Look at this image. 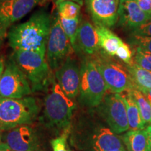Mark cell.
<instances>
[{"label":"cell","mask_w":151,"mask_h":151,"mask_svg":"<svg viewBox=\"0 0 151 151\" xmlns=\"http://www.w3.org/2000/svg\"><path fill=\"white\" fill-rule=\"evenodd\" d=\"M111 151H127V150H126V149H121V150H114Z\"/></svg>","instance_id":"cell-37"},{"label":"cell","mask_w":151,"mask_h":151,"mask_svg":"<svg viewBox=\"0 0 151 151\" xmlns=\"http://www.w3.org/2000/svg\"><path fill=\"white\" fill-rule=\"evenodd\" d=\"M85 3L95 26L111 28L118 22L120 0H85Z\"/></svg>","instance_id":"cell-10"},{"label":"cell","mask_w":151,"mask_h":151,"mask_svg":"<svg viewBox=\"0 0 151 151\" xmlns=\"http://www.w3.org/2000/svg\"><path fill=\"white\" fill-rule=\"evenodd\" d=\"M120 94L126 106L129 129L131 130H141L144 129L146 123L143 121L139 107L135 100L132 97L131 93L128 91Z\"/></svg>","instance_id":"cell-18"},{"label":"cell","mask_w":151,"mask_h":151,"mask_svg":"<svg viewBox=\"0 0 151 151\" xmlns=\"http://www.w3.org/2000/svg\"><path fill=\"white\" fill-rule=\"evenodd\" d=\"M143 12L151 16V0H134Z\"/></svg>","instance_id":"cell-29"},{"label":"cell","mask_w":151,"mask_h":151,"mask_svg":"<svg viewBox=\"0 0 151 151\" xmlns=\"http://www.w3.org/2000/svg\"><path fill=\"white\" fill-rule=\"evenodd\" d=\"M87 139L91 151H111L125 149L122 137H118L110 128L99 126L90 137L71 139L73 146Z\"/></svg>","instance_id":"cell-12"},{"label":"cell","mask_w":151,"mask_h":151,"mask_svg":"<svg viewBox=\"0 0 151 151\" xmlns=\"http://www.w3.org/2000/svg\"><path fill=\"white\" fill-rule=\"evenodd\" d=\"M73 1V2L78 4L81 6H83V0H54V3H55V4H57V3H59V2H60V1Z\"/></svg>","instance_id":"cell-33"},{"label":"cell","mask_w":151,"mask_h":151,"mask_svg":"<svg viewBox=\"0 0 151 151\" xmlns=\"http://www.w3.org/2000/svg\"><path fill=\"white\" fill-rule=\"evenodd\" d=\"M60 20L62 29H63L66 35L67 36L68 39L70 41V43L73 47L74 52L77 53L76 39L78 30L81 22V17L76 19H73V20H67V19L62 18L60 17Z\"/></svg>","instance_id":"cell-22"},{"label":"cell","mask_w":151,"mask_h":151,"mask_svg":"<svg viewBox=\"0 0 151 151\" xmlns=\"http://www.w3.org/2000/svg\"><path fill=\"white\" fill-rule=\"evenodd\" d=\"M54 1V0H41L39 5H41V6H46L47 4H48L50 1Z\"/></svg>","instance_id":"cell-35"},{"label":"cell","mask_w":151,"mask_h":151,"mask_svg":"<svg viewBox=\"0 0 151 151\" xmlns=\"http://www.w3.org/2000/svg\"><path fill=\"white\" fill-rule=\"evenodd\" d=\"M122 139L128 151H148L146 129L130 130L122 136Z\"/></svg>","instance_id":"cell-19"},{"label":"cell","mask_w":151,"mask_h":151,"mask_svg":"<svg viewBox=\"0 0 151 151\" xmlns=\"http://www.w3.org/2000/svg\"><path fill=\"white\" fill-rule=\"evenodd\" d=\"M132 35L151 37V17L146 22L132 31Z\"/></svg>","instance_id":"cell-28"},{"label":"cell","mask_w":151,"mask_h":151,"mask_svg":"<svg viewBox=\"0 0 151 151\" xmlns=\"http://www.w3.org/2000/svg\"><path fill=\"white\" fill-rule=\"evenodd\" d=\"M12 57L29 81L32 92L48 90L55 78L46 58L21 50H14Z\"/></svg>","instance_id":"cell-3"},{"label":"cell","mask_w":151,"mask_h":151,"mask_svg":"<svg viewBox=\"0 0 151 151\" xmlns=\"http://www.w3.org/2000/svg\"><path fill=\"white\" fill-rule=\"evenodd\" d=\"M67 151H71V150H69V149H68Z\"/></svg>","instance_id":"cell-40"},{"label":"cell","mask_w":151,"mask_h":151,"mask_svg":"<svg viewBox=\"0 0 151 151\" xmlns=\"http://www.w3.org/2000/svg\"><path fill=\"white\" fill-rule=\"evenodd\" d=\"M116 56L126 65H132L134 64V59L132 58V51L129 46L126 43L122 42L117 50Z\"/></svg>","instance_id":"cell-26"},{"label":"cell","mask_w":151,"mask_h":151,"mask_svg":"<svg viewBox=\"0 0 151 151\" xmlns=\"http://www.w3.org/2000/svg\"><path fill=\"white\" fill-rule=\"evenodd\" d=\"M56 11L60 18L73 20L81 17V6L71 1H63L55 4Z\"/></svg>","instance_id":"cell-21"},{"label":"cell","mask_w":151,"mask_h":151,"mask_svg":"<svg viewBox=\"0 0 151 151\" xmlns=\"http://www.w3.org/2000/svg\"><path fill=\"white\" fill-rule=\"evenodd\" d=\"M55 81L69 99H75L79 94L81 67L76 60L70 56L55 71Z\"/></svg>","instance_id":"cell-11"},{"label":"cell","mask_w":151,"mask_h":151,"mask_svg":"<svg viewBox=\"0 0 151 151\" xmlns=\"http://www.w3.org/2000/svg\"><path fill=\"white\" fill-rule=\"evenodd\" d=\"M92 59L111 93L122 94L136 89L127 65L111 59L103 52Z\"/></svg>","instance_id":"cell-6"},{"label":"cell","mask_w":151,"mask_h":151,"mask_svg":"<svg viewBox=\"0 0 151 151\" xmlns=\"http://www.w3.org/2000/svg\"><path fill=\"white\" fill-rule=\"evenodd\" d=\"M74 52L70 41L62 29L57 11L52 16L46 45V60L51 71H55Z\"/></svg>","instance_id":"cell-7"},{"label":"cell","mask_w":151,"mask_h":151,"mask_svg":"<svg viewBox=\"0 0 151 151\" xmlns=\"http://www.w3.org/2000/svg\"><path fill=\"white\" fill-rule=\"evenodd\" d=\"M129 92L135 100L145 123L151 122V104L145 94L137 89H134Z\"/></svg>","instance_id":"cell-23"},{"label":"cell","mask_w":151,"mask_h":151,"mask_svg":"<svg viewBox=\"0 0 151 151\" xmlns=\"http://www.w3.org/2000/svg\"><path fill=\"white\" fill-rule=\"evenodd\" d=\"M77 53L83 52L92 55L100 49L97 29L89 21L81 20L77 34Z\"/></svg>","instance_id":"cell-16"},{"label":"cell","mask_w":151,"mask_h":151,"mask_svg":"<svg viewBox=\"0 0 151 151\" xmlns=\"http://www.w3.org/2000/svg\"><path fill=\"white\" fill-rule=\"evenodd\" d=\"M134 62L143 69L151 71V52L139 48H134Z\"/></svg>","instance_id":"cell-24"},{"label":"cell","mask_w":151,"mask_h":151,"mask_svg":"<svg viewBox=\"0 0 151 151\" xmlns=\"http://www.w3.org/2000/svg\"><path fill=\"white\" fill-rule=\"evenodd\" d=\"M118 16L119 25L132 32L151 17L141 10L134 0H120Z\"/></svg>","instance_id":"cell-13"},{"label":"cell","mask_w":151,"mask_h":151,"mask_svg":"<svg viewBox=\"0 0 151 151\" xmlns=\"http://www.w3.org/2000/svg\"><path fill=\"white\" fill-rule=\"evenodd\" d=\"M5 143L14 151H37V138L27 125L9 130L5 135Z\"/></svg>","instance_id":"cell-14"},{"label":"cell","mask_w":151,"mask_h":151,"mask_svg":"<svg viewBox=\"0 0 151 151\" xmlns=\"http://www.w3.org/2000/svg\"><path fill=\"white\" fill-rule=\"evenodd\" d=\"M40 1L41 0H8L0 4V19L11 27L29 14Z\"/></svg>","instance_id":"cell-15"},{"label":"cell","mask_w":151,"mask_h":151,"mask_svg":"<svg viewBox=\"0 0 151 151\" xmlns=\"http://www.w3.org/2000/svg\"><path fill=\"white\" fill-rule=\"evenodd\" d=\"M136 89L146 93L151 89V71L143 69L134 62L132 65H127Z\"/></svg>","instance_id":"cell-20"},{"label":"cell","mask_w":151,"mask_h":151,"mask_svg":"<svg viewBox=\"0 0 151 151\" xmlns=\"http://www.w3.org/2000/svg\"><path fill=\"white\" fill-rule=\"evenodd\" d=\"M10 27L4 20L0 19V48L2 46L6 37L8 35V29Z\"/></svg>","instance_id":"cell-30"},{"label":"cell","mask_w":151,"mask_h":151,"mask_svg":"<svg viewBox=\"0 0 151 151\" xmlns=\"http://www.w3.org/2000/svg\"><path fill=\"white\" fill-rule=\"evenodd\" d=\"M106 85L92 58H85L81 65L78 101L89 107L100 105L105 97Z\"/></svg>","instance_id":"cell-5"},{"label":"cell","mask_w":151,"mask_h":151,"mask_svg":"<svg viewBox=\"0 0 151 151\" xmlns=\"http://www.w3.org/2000/svg\"><path fill=\"white\" fill-rule=\"evenodd\" d=\"M129 42L135 48H141L151 52V37L132 35Z\"/></svg>","instance_id":"cell-25"},{"label":"cell","mask_w":151,"mask_h":151,"mask_svg":"<svg viewBox=\"0 0 151 151\" xmlns=\"http://www.w3.org/2000/svg\"><path fill=\"white\" fill-rule=\"evenodd\" d=\"M44 99L43 121L54 130H65L71 126L75 103L62 91L55 78L47 90Z\"/></svg>","instance_id":"cell-2"},{"label":"cell","mask_w":151,"mask_h":151,"mask_svg":"<svg viewBox=\"0 0 151 151\" xmlns=\"http://www.w3.org/2000/svg\"><path fill=\"white\" fill-rule=\"evenodd\" d=\"M95 27L99 37L100 48L102 49L104 53L110 57L116 55L118 48L123 42L122 39L109 28L103 26H95Z\"/></svg>","instance_id":"cell-17"},{"label":"cell","mask_w":151,"mask_h":151,"mask_svg":"<svg viewBox=\"0 0 151 151\" xmlns=\"http://www.w3.org/2000/svg\"><path fill=\"white\" fill-rule=\"evenodd\" d=\"M1 130L0 129V143H1Z\"/></svg>","instance_id":"cell-39"},{"label":"cell","mask_w":151,"mask_h":151,"mask_svg":"<svg viewBox=\"0 0 151 151\" xmlns=\"http://www.w3.org/2000/svg\"><path fill=\"white\" fill-rule=\"evenodd\" d=\"M71 126L64 130L63 133L59 137L56 138L51 141V146L53 151H67L66 149V143L68 136L70 134Z\"/></svg>","instance_id":"cell-27"},{"label":"cell","mask_w":151,"mask_h":151,"mask_svg":"<svg viewBox=\"0 0 151 151\" xmlns=\"http://www.w3.org/2000/svg\"><path fill=\"white\" fill-rule=\"evenodd\" d=\"M39 111V106L34 97L0 98V129L9 131L31 123Z\"/></svg>","instance_id":"cell-4"},{"label":"cell","mask_w":151,"mask_h":151,"mask_svg":"<svg viewBox=\"0 0 151 151\" xmlns=\"http://www.w3.org/2000/svg\"><path fill=\"white\" fill-rule=\"evenodd\" d=\"M146 131L148 135V151H151V125H148L146 127Z\"/></svg>","instance_id":"cell-32"},{"label":"cell","mask_w":151,"mask_h":151,"mask_svg":"<svg viewBox=\"0 0 151 151\" xmlns=\"http://www.w3.org/2000/svg\"><path fill=\"white\" fill-rule=\"evenodd\" d=\"M29 81L12 55L6 60L5 69L0 81V98L21 99L32 93Z\"/></svg>","instance_id":"cell-8"},{"label":"cell","mask_w":151,"mask_h":151,"mask_svg":"<svg viewBox=\"0 0 151 151\" xmlns=\"http://www.w3.org/2000/svg\"><path fill=\"white\" fill-rule=\"evenodd\" d=\"M101 104L103 116L109 128L115 134H121L129 129L126 106L121 94H108Z\"/></svg>","instance_id":"cell-9"},{"label":"cell","mask_w":151,"mask_h":151,"mask_svg":"<svg viewBox=\"0 0 151 151\" xmlns=\"http://www.w3.org/2000/svg\"><path fill=\"white\" fill-rule=\"evenodd\" d=\"M5 65H6V60H5L4 56L0 55V81H1L4 71Z\"/></svg>","instance_id":"cell-31"},{"label":"cell","mask_w":151,"mask_h":151,"mask_svg":"<svg viewBox=\"0 0 151 151\" xmlns=\"http://www.w3.org/2000/svg\"><path fill=\"white\" fill-rule=\"evenodd\" d=\"M52 16L46 9H41L26 22L12 25L8 31L9 44L14 50H21L37 52L46 58Z\"/></svg>","instance_id":"cell-1"},{"label":"cell","mask_w":151,"mask_h":151,"mask_svg":"<svg viewBox=\"0 0 151 151\" xmlns=\"http://www.w3.org/2000/svg\"><path fill=\"white\" fill-rule=\"evenodd\" d=\"M8 1V0H0V4L4 2H5V1Z\"/></svg>","instance_id":"cell-38"},{"label":"cell","mask_w":151,"mask_h":151,"mask_svg":"<svg viewBox=\"0 0 151 151\" xmlns=\"http://www.w3.org/2000/svg\"><path fill=\"white\" fill-rule=\"evenodd\" d=\"M144 94L147 97V99H148L149 102H150V104H151V89L149 90L148 91H147L146 93H144Z\"/></svg>","instance_id":"cell-36"},{"label":"cell","mask_w":151,"mask_h":151,"mask_svg":"<svg viewBox=\"0 0 151 151\" xmlns=\"http://www.w3.org/2000/svg\"><path fill=\"white\" fill-rule=\"evenodd\" d=\"M0 151H14L9 148L5 143H0Z\"/></svg>","instance_id":"cell-34"}]
</instances>
